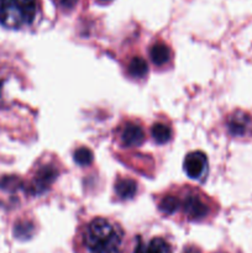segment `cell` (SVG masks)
<instances>
[{
    "label": "cell",
    "mask_w": 252,
    "mask_h": 253,
    "mask_svg": "<svg viewBox=\"0 0 252 253\" xmlns=\"http://www.w3.org/2000/svg\"><path fill=\"white\" fill-rule=\"evenodd\" d=\"M56 177V170L51 167H46V168H42L36 175V179H35L34 183V187L36 189L37 193L42 192L44 190V188L52 182Z\"/></svg>",
    "instance_id": "30bf717a"
},
{
    "label": "cell",
    "mask_w": 252,
    "mask_h": 253,
    "mask_svg": "<svg viewBox=\"0 0 252 253\" xmlns=\"http://www.w3.org/2000/svg\"><path fill=\"white\" fill-rule=\"evenodd\" d=\"M135 253H172V247L162 237H156L148 242H138Z\"/></svg>",
    "instance_id": "52a82bcc"
},
{
    "label": "cell",
    "mask_w": 252,
    "mask_h": 253,
    "mask_svg": "<svg viewBox=\"0 0 252 253\" xmlns=\"http://www.w3.org/2000/svg\"><path fill=\"white\" fill-rule=\"evenodd\" d=\"M137 192V184L131 178H121L115 183V193L120 199H132Z\"/></svg>",
    "instance_id": "ba28073f"
},
{
    "label": "cell",
    "mask_w": 252,
    "mask_h": 253,
    "mask_svg": "<svg viewBox=\"0 0 252 253\" xmlns=\"http://www.w3.org/2000/svg\"><path fill=\"white\" fill-rule=\"evenodd\" d=\"M74 161L79 166H88L93 162V152L86 147H79L74 152Z\"/></svg>",
    "instance_id": "4fadbf2b"
},
{
    "label": "cell",
    "mask_w": 252,
    "mask_h": 253,
    "mask_svg": "<svg viewBox=\"0 0 252 253\" xmlns=\"http://www.w3.org/2000/svg\"><path fill=\"white\" fill-rule=\"evenodd\" d=\"M151 59L156 66H163L167 63L170 58V49L169 47L166 46L162 42H158L152 46L150 51Z\"/></svg>",
    "instance_id": "9c48e42d"
},
{
    "label": "cell",
    "mask_w": 252,
    "mask_h": 253,
    "mask_svg": "<svg viewBox=\"0 0 252 253\" xmlns=\"http://www.w3.org/2000/svg\"><path fill=\"white\" fill-rule=\"evenodd\" d=\"M99 1H101V2H106V1H110V0H99Z\"/></svg>",
    "instance_id": "2e32d148"
},
{
    "label": "cell",
    "mask_w": 252,
    "mask_h": 253,
    "mask_svg": "<svg viewBox=\"0 0 252 253\" xmlns=\"http://www.w3.org/2000/svg\"><path fill=\"white\" fill-rule=\"evenodd\" d=\"M152 137L153 140L156 141L160 145H163V143L168 142L172 137V130H170L169 126H167L166 124L157 123L152 126Z\"/></svg>",
    "instance_id": "8fae6325"
},
{
    "label": "cell",
    "mask_w": 252,
    "mask_h": 253,
    "mask_svg": "<svg viewBox=\"0 0 252 253\" xmlns=\"http://www.w3.org/2000/svg\"><path fill=\"white\" fill-rule=\"evenodd\" d=\"M227 130L234 137H250L252 136V116L246 111H235L227 120Z\"/></svg>",
    "instance_id": "3957f363"
},
{
    "label": "cell",
    "mask_w": 252,
    "mask_h": 253,
    "mask_svg": "<svg viewBox=\"0 0 252 253\" xmlns=\"http://www.w3.org/2000/svg\"><path fill=\"white\" fill-rule=\"evenodd\" d=\"M123 244V229L109 219L91 220L83 231V245L88 253H121Z\"/></svg>",
    "instance_id": "6da1fadb"
},
{
    "label": "cell",
    "mask_w": 252,
    "mask_h": 253,
    "mask_svg": "<svg viewBox=\"0 0 252 253\" xmlns=\"http://www.w3.org/2000/svg\"><path fill=\"white\" fill-rule=\"evenodd\" d=\"M37 0H0V24L7 29H22L32 24Z\"/></svg>",
    "instance_id": "7a4b0ae2"
},
{
    "label": "cell",
    "mask_w": 252,
    "mask_h": 253,
    "mask_svg": "<svg viewBox=\"0 0 252 253\" xmlns=\"http://www.w3.org/2000/svg\"><path fill=\"white\" fill-rule=\"evenodd\" d=\"M180 205H182L184 214L190 220H202L209 212V207L198 195H187L182 204L179 203V207Z\"/></svg>",
    "instance_id": "5b68a950"
},
{
    "label": "cell",
    "mask_w": 252,
    "mask_h": 253,
    "mask_svg": "<svg viewBox=\"0 0 252 253\" xmlns=\"http://www.w3.org/2000/svg\"><path fill=\"white\" fill-rule=\"evenodd\" d=\"M121 141L127 147H137L145 141V132L137 124L126 123L121 131Z\"/></svg>",
    "instance_id": "8992f818"
},
{
    "label": "cell",
    "mask_w": 252,
    "mask_h": 253,
    "mask_svg": "<svg viewBox=\"0 0 252 253\" xmlns=\"http://www.w3.org/2000/svg\"><path fill=\"white\" fill-rule=\"evenodd\" d=\"M184 169L188 177L193 179H199L200 177L207 173L208 169V158L200 151L188 153L184 160Z\"/></svg>",
    "instance_id": "277c9868"
},
{
    "label": "cell",
    "mask_w": 252,
    "mask_h": 253,
    "mask_svg": "<svg viewBox=\"0 0 252 253\" xmlns=\"http://www.w3.org/2000/svg\"><path fill=\"white\" fill-rule=\"evenodd\" d=\"M179 208V200L173 195H167L160 203V209L165 214H173Z\"/></svg>",
    "instance_id": "5bb4252c"
},
{
    "label": "cell",
    "mask_w": 252,
    "mask_h": 253,
    "mask_svg": "<svg viewBox=\"0 0 252 253\" xmlns=\"http://www.w3.org/2000/svg\"><path fill=\"white\" fill-rule=\"evenodd\" d=\"M147 63L141 57H136V58L131 59V62L128 63V73L133 78H143L147 74Z\"/></svg>",
    "instance_id": "7c38bea8"
},
{
    "label": "cell",
    "mask_w": 252,
    "mask_h": 253,
    "mask_svg": "<svg viewBox=\"0 0 252 253\" xmlns=\"http://www.w3.org/2000/svg\"><path fill=\"white\" fill-rule=\"evenodd\" d=\"M54 1H56L59 6L63 7V9H72V7H74V5L77 4L78 0H54Z\"/></svg>",
    "instance_id": "9a60e30c"
}]
</instances>
